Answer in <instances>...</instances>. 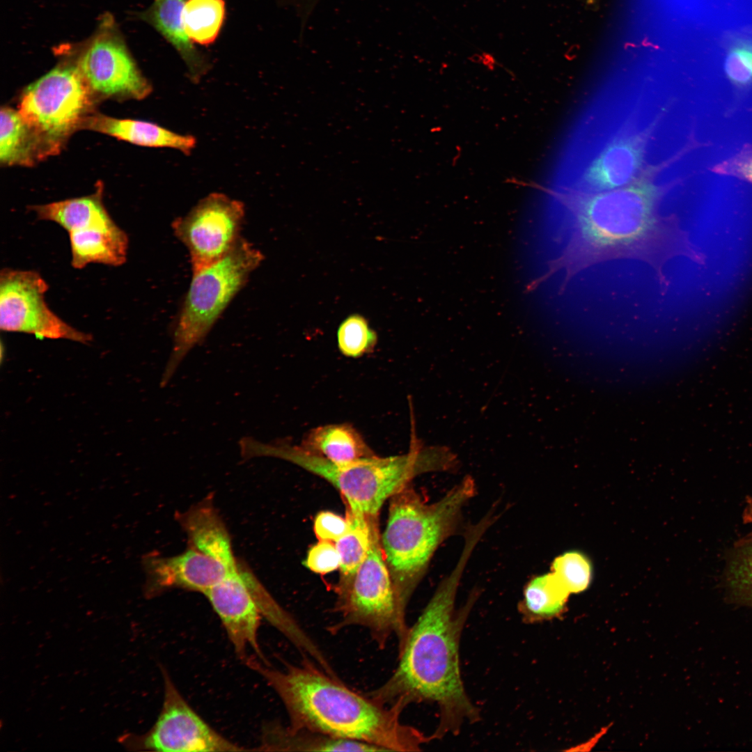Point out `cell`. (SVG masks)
I'll return each mask as SVG.
<instances>
[{
	"label": "cell",
	"mask_w": 752,
	"mask_h": 752,
	"mask_svg": "<svg viewBox=\"0 0 752 752\" xmlns=\"http://www.w3.org/2000/svg\"><path fill=\"white\" fill-rule=\"evenodd\" d=\"M473 550L464 546L455 567L409 628L391 676L366 693L402 712L410 704L435 703L439 722L432 739L456 735L464 723L480 718L479 709L466 693L459 657L461 634L477 595L473 593L458 611L455 609L460 581Z\"/></svg>",
	"instance_id": "obj_1"
},
{
	"label": "cell",
	"mask_w": 752,
	"mask_h": 752,
	"mask_svg": "<svg viewBox=\"0 0 752 752\" xmlns=\"http://www.w3.org/2000/svg\"><path fill=\"white\" fill-rule=\"evenodd\" d=\"M245 663L278 695L292 728L364 742L384 751H418L431 740L403 723L402 712L352 690L308 658L299 664H285L283 669L255 659Z\"/></svg>",
	"instance_id": "obj_2"
},
{
	"label": "cell",
	"mask_w": 752,
	"mask_h": 752,
	"mask_svg": "<svg viewBox=\"0 0 752 752\" xmlns=\"http://www.w3.org/2000/svg\"><path fill=\"white\" fill-rule=\"evenodd\" d=\"M412 428L409 451L403 455L381 457L376 455L345 464H336L284 440L269 443L249 440L251 458L272 457L284 460L322 478L343 497L346 508L367 517H379L385 501L410 485L417 476L457 467L456 455L446 446L425 447Z\"/></svg>",
	"instance_id": "obj_3"
},
{
	"label": "cell",
	"mask_w": 752,
	"mask_h": 752,
	"mask_svg": "<svg viewBox=\"0 0 752 752\" xmlns=\"http://www.w3.org/2000/svg\"><path fill=\"white\" fill-rule=\"evenodd\" d=\"M475 492L474 480L467 476L434 503L425 501L411 485L390 498L381 546L404 611L434 552L456 531L462 508Z\"/></svg>",
	"instance_id": "obj_4"
},
{
	"label": "cell",
	"mask_w": 752,
	"mask_h": 752,
	"mask_svg": "<svg viewBox=\"0 0 752 752\" xmlns=\"http://www.w3.org/2000/svg\"><path fill=\"white\" fill-rule=\"evenodd\" d=\"M263 258L260 250L241 238L221 260L193 273L173 329V347L161 386L169 384L187 354L205 338Z\"/></svg>",
	"instance_id": "obj_5"
},
{
	"label": "cell",
	"mask_w": 752,
	"mask_h": 752,
	"mask_svg": "<svg viewBox=\"0 0 752 752\" xmlns=\"http://www.w3.org/2000/svg\"><path fill=\"white\" fill-rule=\"evenodd\" d=\"M369 520L371 542L368 554L347 588L337 594L334 611L340 619L329 626L328 631L336 634L350 627H363L368 630L379 648H384L395 636L399 652L410 627L383 554L379 518Z\"/></svg>",
	"instance_id": "obj_6"
},
{
	"label": "cell",
	"mask_w": 752,
	"mask_h": 752,
	"mask_svg": "<svg viewBox=\"0 0 752 752\" xmlns=\"http://www.w3.org/2000/svg\"><path fill=\"white\" fill-rule=\"evenodd\" d=\"M95 96L76 63H62L28 86L18 112L29 128L39 159L60 152L91 114Z\"/></svg>",
	"instance_id": "obj_7"
},
{
	"label": "cell",
	"mask_w": 752,
	"mask_h": 752,
	"mask_svg": "<svg viewBox=\"0 0 752 752\" xmlns=\"http://www.w3.org/2000/svg\"><path fill=\"white\" fill-rule=\"evenodd\" d=\"M658 192L645 180L583 198L576 214L581 240L604 251L629 247L652 230Z\"/></svg>",
	"instance_id": "obj_8"
},
{
	"label": "cell",
	"mask_w": 752,
	"mask_h": 752,
	"mask_svg": "<svg viewBox=\"0 0 752 752\" xmlns=\"http://www.w3.org/2000/svg\"><path fill=\"white\" fill-rule=\"evenodd\" d=\"M164 697L160 714L154 726L143 735L127 733L118 741L128 751L163 752L242 751L244 748L230 742L202 719L185 700L161 667Z\"/></svg>",
	"instance_id": "obj_9"
},
{
	"label": "cell",
	"mask_w": 752,
	"mask_h": 752,
	"mask_svg": "<svg viewBox=\"0 0 752 752\" xmlns=\"http://www.w3.org/2000/svg\"><path fill=\"white\" fill-rule=\"evenodd\" d=\"M49 285L34 270L3 269L0 274V329L36 337L88 343L92 336L77 330L48 306Z\"/></svg>",
	"instance_id": "obj_10"
},
{
	"label": "cell",
	"mask_w": 752,
	"mask_h": 752,
	"mask_svg": "<svg viewBox=\"0 0 752 752\" xmlns=\"http://www.w3.org/2000/svg\"><path fill=\"white\" fill-rule=\"evenodd\" d=\"M244 213L241 201L215 192L173 221L175 235L189 251L193 273L219 261L236 245Z\"/></svg>",
	"instance_id": "obj_11"
},
{
	"label": "cell",
	"mask_w": 752,
	"mask_h": 752,
	"mask_svg": "<svg viewBox=\"0 0 752 752\" xmlns=\"http://www.w3.org/2000/svg\"><path fill=\"white\" fill-rule=\"evenodd\" d=\"M76 64L95 97L143 100L152 92L151 84L113 31L96 35Z\"/></svg>",
	"instance_id": "obj_12"
},
{
	"label": "cell",
	"mask_w": 752,
	"mask_h": 752,
	"mask_svg": "<svg viewBox=\"0 0 752 752\" xmlns=\"http://www.w3.org/2000/svg\"><path fill=\"white\" fill-rule=\"evenodd\" d=\"M251 571L238 562L237 568L204 595L217 613L237 655L244 661L251 648L268 664L258 643L260 609L249 586ZM269 665V664H268Z\"/></svg>",
	"instance_id": "obj_13"
},
{
	"label": "cell",
	"mask_w": 752,
	"mask_h": 752,
	"mask_svg": "<svg viewBox=\"0 0 752 752\" xmlns=\"http://www.w3.org/2000/svg\"><path fill=\"white\" fill-rule=\"evenodd\" d=\"M237 565L230 567L191 547L178 556L151 558L146 562V593L151 597L178 588L204 594L235 571Z\"/></svg>",
	"instance_id": "obj_14"
},
{
	"label": "cell",
	"mask_w": 752,
	"mask_h": 752,
	"mask_svg": "<svg viewBox=\"0 0 752 752\" xmlns=\"http://www.w3.org/2000/svg\"><path fill=\"white\" fill-rule=\"evenodd\" d=\"M643 159L641 140L636 136L610 143L586 170L583 181L592 191H604L629 185L639 171Z\"/></svg>",
	"instance_id": "obj_15"
},
{
	"label": "cell",
	"mask_w": 752,
	"mask_h": 752,
	"mask_svg": "<svg viewBox=\"0 0 752 752\" xmlns=\"http://www.w3.org/2000/svg\"><path fill=\"white\" fill-rule=\"evenodd\" d=\"M81 128L105 134L134 145L150 148H169L189 155L196 146V139L181 134L156 123L140 120L119 119L101 113H91Z\"/></svg>",
	"instance_id": "obj_16"
},
{
	"label": "cell",
	"mask_w": 752,
	"mask_h": 752,
	"mask_svg": "<svg viewBox=\"0 0 752 752\" xmlns=\"http://www.w3.org/2000/svg\"><path fill=\"white\" fill-rule=\"evenodd\" d=\"M185 1L155 0L140 17L173 47L184 61L189 79L198 83L207 72L210 64L185 33L182 18Z\"/></svg>",
	"instance_id": "obj_17"
},
{
	"label": "cell",
	"mask_w": 752,
	"mask_h": 752,
	"mask_svg": "<svg viewBox=\"0 0 752 752\" xmlns=\"http://www.w3.org/2000/svg\"><path fill=\"white\" fill-rule=\"evenodd\" d=\"M178 518L187 535L189 547L230 567L237 565L229 533L211 500L198 503Z\"/></svg>",
	"instance_id": "obj_18"
},
{
	"label": "cell",
	"mask_w": 752,
	"mask_h": 752,
	"mask_svg": "<svg viewBox=\"0 0 752 752\" xmlns=\"http://www.w3.org/2000/svg\"><path fill=\"white\" fill-rule=\"evenodd\" d=\"M69 234L72 266L77 269L91 263L118 267L127 260L129 238L116 224L93 227Z\"/></svg>",
	"instance_id": "obj_19"
},
{
	"label": "cell",
	"mask_w": 752,
	"mask_h": 752,
	"mask_svg": "<svg viewBox=\"0 0 752 752\" xmlns=\"http://www.w3.org/2000/svg\"><path fill=\"white\" fill-rule=\"evenodd\" d=\"M40 220L56 223L70 233L115 223L102 201V189L91 195L29 207Z\"/></svg>",
	"instance_id": "obj_20"
},
{
	"label": "cell",
	"mask_w": 752,
	"mask_h": 752,
	"mask_svg": "<svg viewBox=\"0 0 752 752\" xmlns=\"http://www.w3.org/2000/svg\"><path fill=\"white\" fill-rule=\"evenodd\" d=\"M300 446L336 464H345L375 454L351 425L333 424L311 430Z\"/></svg>",
	"instance_id": "obj_21"
},
{
	"label": "cell",
	"mask_w": 752,
	"mask_h": 752,
	"mask_svg": "<svg viewBox=\"0 0 752 752\" xmlns=\"http://www.w3.org/2000/svg\"><path fill=\"white\" fill-rule=\"evenodd\" d=\"M263 750L281 751L377 752L370 744L333 737L308 729L272 724L265 730Z\"/></svg>",
	"instance_id": "obj_22"
},
{
	"label": "cell",
	"mask_w": 752,
	"mask_h": 752,
	"mask_svg": "<svg viewBox=\"0 0 752 752\" xmlns=\"http://www.w3.org/2000/svg\"><path fill=\"white\" fill-rule=\"evenodd\" d=\"M570 595L551 572L526 584L518 609L526 623L553 618L563 612Z\"/></svg>",
	"instance_id": "obj_23"
},
{
	"label": "cell",
	"mask_w": 752,
	"mask_h": 752,
	"mask_svg": "<svg viewBox=\"0 0 752 752\" xmlns=\"http://www.w3.org/2000/svg\"><path fill=\"white\" fill-rule=\"evenodd\" d=\"M349 529L335 542L340 556V579L336 593L345 590L350 586L357 570L366 558L370 542L369 518L363 514L346 508Z\"/></svg>",
	"instance_id": "obj_24"
},
{
	"label": "cell",
	"mask_w": 752,
	"mask_h": 752,
	"mask_svg": "<svg viewBox=\"0 0 752 752\" xmlns=\"http://www.w3.org/2000/svg\"><path fill=\"white\" fill-rule=\"evenodd\" d=\"M0 162L6 166H31L39 159L33 136L18 111L1 109Z\"/></svg>",
	"instance_id": "obj_25"
},
{
	"label": "cell",
	"mask_w": 752,
	"mask_h": 752,
	"mask_svg": "<svg viewBox=\"0 0 752 752\" xmlns=\"http://www.w3.org/2000/svg\"><path fill=\"white\" fill-rule=\"evenodd\" d=\"M186 34L193 43L203 46L218 38L226 18L224 0H186L182 14Z\"/></svg>",
	"instance_id": "obj_26"
},
{
	"label": "cell",
	"mask_w": 752,
	"mask_h": 752,
	"mask_svg": "<svg viewBox=\"0 0 752 752\" xmlns=\"http://www.w3.org/2000/svg\"><path fill=\"white\" fill-rule=\"evenodd\" d=\"M725 579L730 598L752 607V541L741 539L735 543L728 558Z\"/></svg>",
	"instance_id": "obj_27"
},
{
	"label": "cell",
	"mask_w": 752,
	"mask_h": 752,
	"mask_svg": "<svg viewBox=\"0 0 752 752\" xmlns=\"http://www.w3.org/2000/svg\"><path fill=\"white\" fill-rule=\"evenodd\" d=\"M377 341L375 331L367 320L353 314L345 318L337 331L338 346L346 357H359L372 351Z\"/></svg>",
	"instance_id": "obj_28"
},
{
	"label": "cell",
	"mask_w": 752,
	"mask_h": 752,
	"mask_svg": "<svg viewBox=\"0 0 752 752\" xmlns=\"http://www.w3.org/2000/svg\"><path fill=\"white\" fill-rule=\"evenodd\" d=\"M551 572L570 593L585 590L590 585L592 567L588 559L578 551L565 552L556 557Z\"/></svg>",
	"instance_id": "obj_29"
},
{
	"label": "cell",
	"mask_w": 752,
	"mask_h": 752,
	"mask_svg": "<svg viewBox=\"0 0 752 752\" xmlns=\"http://www.w3.org/2000/svg\"><path fill=\"white\" fill-rule=\"evenodd\" d=\"M723 66L726 78L735 93L752 92V42L739 41L731 45Z\"/></svg>",
	"instance_id": "obj_30"
},
{
	"label": "cell",
	"mask_w": 752,
	"mask_h": 752,
	"mask_svg": "<svg viewBox=\"0 0 752 752\" xmlns=\"http://www.w3.org/2000/svg\"><path fill=\"white\" fill-rule=\"evenodd\" d=\"M304 563L312 572L325 574L340 567V556L333 542L319 540L309 549Z\"/></svg>",
	"instance_id": "obj_31"
},
{
	"label": "cell",
	"mask_w": 752,
	"mask_h": 752,
	"mask_svg": "<svg viewBox=\"0 0 752 752\" xmlns=\"http://www.w3.org/2000/svg\"><path fill=\"white\" fill-rule=\"evenodd\" d=\"M313 529L319 540L336 542L348 531L349 522L346 517L324 510L315 516Z\"/></svg>",
	"instance_id": "obj_32"
},
{
	"label": "cell",
	"mask_w": 752,
	"mask_h": 752,
	"mask_svg": "<svg viewBox=\"0 0 752 752\" xmlns=\"http://www.w3.org/2000/svg\"><path fill=\"white\" fill-rule=\"evenodd\" d=\"M714 171L718 173L744 178L752 183V151L742 152L719 164Z\"/></svg>",
	"instance_id": "obj_33"
},
{
	"label": "cell",
	"mask_w": 752,
	"mask_h": 752,
	"mask_svg": "<svg viewBox=\"0 0 752 752\" xmlns=\"http://www.w3.org/2000/svg\"><path fill=\"white\" fill-rule=\"evenodd\" d=\"M297 9L303 22L308 19L320 0H288Z\"/></svg>",
	"instance_id": "obj_34"
},
{
	"label": "cell",
	"mask_w": 752,
	"mask_h": 752,
	"mask_svg": "<svg viewBox=\"0 0 752 752\" xmlns=\"http://www.w3.org/2000/svg\"><path fill=\"white\" fill-rule=\"evenodd\" d=\"M742 517L745 523L752 524V497H746ZM742 538L748 541H752V531Z\"/></svg>",
	"instance_id": "obj_35"
}]
</instances>
